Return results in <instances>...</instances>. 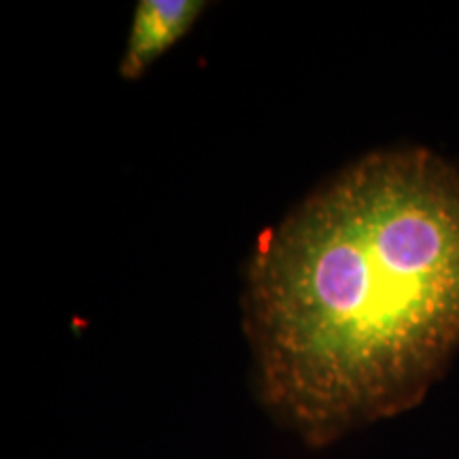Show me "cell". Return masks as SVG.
<instances>
[{"mask_svg":"<svg viewBox=\"0 0 459 459\" xmlns=\"http://www.w3.org/2000/svg\"><path fill=\"white\" fill-rule=\"evenodd\" d=\"M243 319L260 400L307 445L417 406L459 351V162L344 166L262 232Z\"/></svg>","mask_w":459,"mask_h":459,"instance_id":"cell-1","label":"cell"},{"mask_svg":"<svg viewBox=\"0 0 459 459\" xmlns=\"http://www.w3.org/2000/svg\"><path fill=\"white\" fill-rule=\"evenodd\" d=\"M204 9L206 3L200 0H141L134 9L119 74L126 82L143 77L153 62L192 30Z\"/></svg>","mask_w":459,"mask_h":459,"instance_id":"cell-2","label":"cell"}]
</instances>
